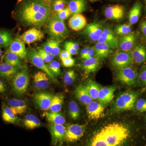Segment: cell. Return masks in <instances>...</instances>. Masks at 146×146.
<instances>
[{"label": "cell", "mask_w": 146, "mask_h": 146, "mask_svg": "<svg viewBox=\"0 0 146 146\" xmlns=\"http://www.w3.org/2000/svg\"><path fill=\"white\" fill-rule=\"evenodd\" d=\"M50 2L48 0H22L17 7V17L27 25H42L50 16L52 5Z\"/></svg>", "instance_id": "cell-1"}, {"label": "cell", "mask_w": 146, "mask_h": 146, "mask_svg": "<svg viewBox=\"0 0 146 146\" xmlns=\"http://www.w3.org/2000/svg\"><path fill=\"white\" fill-rule=\"evenodd\" d=\"M105 139L108 146L122 144L128 138L130 131L122 123L114 122L105 126L100 131Z\"/></svg>", "instance_id": "cell-2"}, {"label": "cell", "mask_w": 146, "mask_h": 146, "mask_svg": "<svg viewBox=\"0 0 146 146\" xmlns=\"http://www.w3.org/2000/svg\"><path fill=\"white\" fill-rule=\"evenodd\" d=\"M47 29L53 39H59L66 38L69 34L64 21L57 16H53L49 19Z\"/></svg>", "instance_id": "cell-3"}, {"label": "cell", "mask_w": 146, "mask_h": 146, "mask_svg": "<svg viewBox=\"0 0 146 146\" xmlns=\"http://www.w3.org/2000/svg\"><path fill=\"white\" fill-rule=\"evenodd\" d=\"M28 70L26 66L23 67L12 78V88L14 93L18 96L24 95L27 91L29 83Z\"/></svg>", "instance_id": "cell-4"}, {"label": "cell", "mask_w": 146, "mask_h": 146, "mask_svg": "<svg viewBox=\"0 0 146 146\" xmlns=\"http://www.w3.org/2000/svg\"><path fill=\"white\" fill-rule=\"evenodd\" d=\"M138 94L132 91H127L120 95L115 101L114 110L117 112L133 109L137 100Z\"/></svg>", "instance_id": "cell-5"}, {"label": "cell", "mask_w": 146, "mask_h": 146, "mask_svg": "<svg viewBox=\"0 0 146 146\" xmlns=\"http://www.w3.org/2000/svg\"><path fill=\"white\" fill-rule=\"evenodd\" d=\"M117 76L119 81L130 86L136 84L138 78L137 71L131 66L117 70Z\"/></svg>", "instance_id": "cell-6"}, {"label": "cell", "mask_w": 146, "mask_h": 146, "mask_svg": "<svg viewBox=\"0 0 146 146\" xmlns=\"http://www.w3.org/2000/svg\"><path fill=\"white\" fill-rule=\"evenodd\" d=\"M27 56L35 67L46 73L49 77L53 81H56L54 75L50 70L48 66L45 63V61L39 55L37 50L33 48L31 49L27 52Z\"/></svg>", "instance_id": "cell-7"}, {"label": "cell", "mask_w": 146, "mask_h": 146, "mask_svg": "<svg viewBox=\"0 0 146 146\" xmlns=\"http://www.w3.org/2000/svg\"><path fill=\"white\" fill-rule=\"evenodd\" d=\"M133 61L129 52L121 51L116 53L112 58L111 63L117 70L130 67Z\"/></svg>", "instance_id": "cell-8"}, {"label": "cell", "mask_w": 146, "mask_h": 146, "mask_svg": "<svg viewBox=\"0 0 146 146\" xmlns=\"http://www.w3.org/2000/svg\"><path fill=\"white\" fill-rule=\"evenodd\" d=\"M86 127L81 125H71L66 128L64 139L68 142L73 143L78 141L84 135Z\"/></svg>", "instance_id": "cell-9"}, {"label": "cell", "mask_w": 146, "mask_h": 146, "mask_svg": "<svg viewBox=\"0 0 146 146\" xmlns=\"http://www.w3.org/2000/svg\"><path fill=\"white\" fill-rule=\"evenodd\" d=\"M125 8L121 5H113L106 7L104 10V14L107 19L112 21L121 20L125 16Z\"/></svg>", "instance_id": "cell-10"}, {"label": "cell", "mask_w": 146, "mask_h": 146, "mask_svg": "<svg viewBox=\"0 0 146 146\" xmlns=\"http://www.w3.org/2000/svg\"><path fill=\"white\" fill-rule=\"evenodd\" d=\"M98 42L105 43L112 49L119 48V38L108 27L104 29Z\"/></svg>", "instance_id": "cell-11"}, {"label": "cell", "mask_w": 146, "mask_h": 146, "mask_svg": "<svg viewBox=\"0 0 146 146\" xmlns=\"http://www.w3.org/2000/svg\"><path fill=\"white\" fill-rule=\"evenodd\" d=\"M86 110L89 117L92 119H98L104 115V104L99 102L92 101L86 105Z\"/></svg>", "instance_id": "cell-12"}, {"label": "cell", "mask_w": 146, "mask_h": 146, "mask_svg": "<svg viewBox=\"0 0 146 146\" xmlns=\"http://www.w3.org/2000/svg\"><path fill=\"white\" fill-rule=\"evenodd\" d=\"M137 36L136 33L131 32L119 38V48L123 51H131L136 45Z\"/></svg>", "instance_id": "cell-13"}, {"label": "cell", "mask_w": 146, "mask_h": 146, "mask_svg": "<svg viewBox=\"0 0 146 146\" xmlns=\"http://www.w3.org/2000/svg\"><path fill=\"white\" fill-rule=\"evenodd\" d=\"M53 95L47 92H40L35 94L34 101L35 104L42 110H49Z\"/></svg>", "instance_id": "cell-14"}, {"label": "cell", "mask_w": 146, "mask_h": 146, "mask_svg": "<svg viewBox=\"0 0 146 146\" xmlns=\"http://www.w3.org/2000/svg\"><path fill=\"white\" fill-rule=\"evenodd\" d=\"M25 43L20 37H16L9 46L8 50L16 54L21 59H25L27 56L28 52Z\"/></svg>", "instance_id": "cell-15"}, {"label": "cell", "mask_w": 146, "mask_h": 146, "mask_svg": "<svg viewBox=\"0 0 146 146\" xmlns=\"http://www.w3.org/2000/svg\"><path fill=\"white\" fill-rule=\"evenodd\" d=\"M44 37V33L40 30L35 28L29 29L20 36V38L28 44L40 41Z\"/></svg>", "instance_id": "cell-16"}, {"label": "cell", "mask_w": 146, "mask_h": 146, "mask_svg": "<svg viewBox=\"0 0 146 146\" xmlns=\"http://www.w3.org/2000/svg\"><path fill=\"white\" fill-rule=\"evenodd\" d=\"M103 29L99 23H93L86 25L83 33L88 36L91 40L95 42L98 41Z\"/></svg>", "instance_id": "cell-17"}, {"label": "cell", "mask_w": 146, "mask_h": 146, "mask_svg": "<svg viewBox=\"0 0 146 146\" xmlns=\"http://www.w3.org/2000/svg\"><path fill=\"white\" fill-rule=\"evenodd\" d=\"M133 62L141 64L146 60V46L144 44L135 45L130 52Z\"/></svg>", "instance_id": "cell-18"}, {"label": "cell", "mask_w": 146, "mask_h": 146, "mask_svg": "<svg viewBox=\"0 0 146 146\" xmlns=\"http://www.w3.org/2000/svg\"><path fill=\"white\" fill-rule=\"evenodd\" d=\"M116 90V87L114 86L101 87L98 96V100L103 104H108L114 98Z\"/></svg>", "instance_id": "cell-19"}, {"label": "cell", "mask_w": 146, "mask_h": 146, "mask_svg": "<svg viewBox=\"0 0 146 146\" xmlns=\"http://www.w3.org/2000/svg\"><path fill=\"white\" fill-rule=\"evenodd\" d=\"M69 26L72 30L78 31L83 29L87 25L86 18L81 13L73 14L69 21Z\"/></svg>", "instance_id": "cell-20"}, {"label": "cell", "mask_w": 146, "mask_h": 146, "mask_svg": "<svg viewBox=\"0 0 146 146\" xmlns=\"http://www.w3.org/2000/svg\"><path fill=\"white\" fill-rule=\"evenodd\" d=\"M20 67H16L5 63H0V76L6 79H11L20 70Z\"/></svg>", "instance_id": "cell-21"}, {"label": "cell", "mask_w": 146, "mask_h": 146, "mask_svg": "<svg viewBox=\"0 0 146 146\" xmlns=\"http://www.w3.org/2000/svg\"><path fill=\"white\" fill-rule=\"evenodd\" d=\"M66 128L63 125L52 124L50 125V130L53 142H61L64 139Z\"/></svg>", "instance_id": "cell-22"}, {"label": "cell", "mask_w": 146, "mask_h": 146, "mask_svg": "<svg viewBox=\"0 0 146 146\" xmlns=\"http://www.w3.org/2000/svg\"><path fill=\"white\" fill-rule=\"evenodd\" d=\"M7 104L12 112L16 115L23 114L27 109V105L23 100L11 99L9 100Z\"/></svg>", "instance_id": "cell-23"}, {"label": "cell", "mask_w": 146, "mask_h": 146, "mask_svg": "<svg viewBox=\"0 0 146 146\" xmlns=\"http://www.w3.org/2000/svg\"><path fill=\"white\" fill-rule=\"evenodd\" d=\"M46 73L39 71L33 76L35 86L36 89L41 90L46 89L49 86V78Z\"/></svg>", "instance_id": "cell-24"}, {"label": "cell", "mask_w": 146, "mask_h": 146, "mask_svg": "<svg viewBox=\"0 0 146 146\" xmlns=\"http://www.w3.org/2000/svg\"><path fill=\"white\" fill-rule=\"evenodd\" d=\"M143 7L142 2L139 0L134 3L128 13V21L131 25L136 24L139 21Z\"/></svg>", "instance_id": "cell-25"}, {"label": "cell", "mask_w": 146, "mask_h": 146, "mask_svg": "<svg viewBox=\"0 0 146 146\" xmlns=\"http://www.w3.org/2000/svg\"><path fill=\"white\" fill-rule=\"evenodd\" d=\"M88 7L87 0H69L68 7L72 14L81 13L85 11Z\"/></svg>", "instance_id": "cell-26"}, {"label": "cell", "mask_w": 146, "mask_h": 146, "mask_svg": "<svg viewBox=\"0 0 146 146\" xmlns=\"http://www.w3.org/2000/svg\"><path fill=\"white\" fill-rule=\"evenodd\" d=\"M75 94L78 99L82 104L86 105L93 101L87 87L85 85L81 84L76 89Z\"/></svg>", "instance_id": "cell-27"}, {"label": "cell", "mask_w": 146, "mask_h": 146, "mask_svg": "<svg viewBox=\"0 0 146 146\" xmlns=\"http://www.w3.org/2000/svg\"><path fill=\"white\" fill-rule=\"evenodd\" d=\"M95 56L100 59L108 57L112 52V48L105 43L98 42L94 47Z\"/></svg>", "instance_id": "cell-28"}, {"label": "cell", "mask_w": 146, "mask_h": 146, "mask_svg": "<svg viewBox=\"0 0 146 146\" xmlns=\"http://www.w3.org/2000/svg\"><path fill=\"white\" fill-rule=\"evenodd\" d=\"M100 60V58L96 56L85 59L83 65L86 72L90 73L96 72L99 67Z\"/></svg>", "instance_id": "cell-29"}, {"label": "cell", "mask_w": 146, "mask_h": 146, "mask_svg": "<svg viewBox=\"0 0 146 146\" xmlns=\"http://www.w3.org/2000/svg\"><path fill=\"white\" fill-rule=\"evenodd\" d=\"M44 115L47 121L52 124L63 125L66 121L65 118L60 112H45Z\"/></svg>", "instance_id": "cell-30"}, {"label": "cell", "mask_w": 146, "mask_h": 146, "mask_svg": "<svg viewBox=\"0 0 146 146\" xmlns=\"http://www.w3.org/2000/svg\"><path fill=\"white\" fill-rule=\"evenodd\" d=\"M64 97L62 94H57L53 96L49 110L51 112H60L62 109Z\"/></svg>", "instance_id": "cell-31"}, {"label": "cell", "mask_w": 146, "mask_h": 146, "mask_svg": "<svg viewBox=\"0 0 146 146\" xmlns=\"http://www.w3.org/2000/svg\"><path fill=\"white\" fill-rule=\"evenodd\" d=\"M23 123L27 128L30 129H34L41 125V122L39 118L33 114L27 115L24 119Z\"/></svg>", "instance_id": "cell-32"}, {"label": "cell", "mask_w": 146, "mask_h": 146, "mask_svg": "<svg viewBox=\"0 0 146 146\" xmlns=\"http://www.w3.org/2000/svg\"><path fill=\"white\" fill-rule=\"evenodd\" d=\"M3 60L5 63L16 67H21L22 64L21 58L16 54L8 50L5 55Z\"/></svg>", "instance_id": "cell-33"}, {"label": "cell", "mask_w": 146, "mask_h": 146, "mask_svg": "<svg viewBox=\"0 0 146 146\" xmlns=\"http://www.w3.org/2000/svg\"><path fill=\"white\" fill-rule=\"evenodd\" d=\"M13 39L12 33L6 30H0V46L7 47Z\"/></svg>", "instance_id": "cell-34"}, {"label": "cell", "mask_w": 146, "mask_h": 146, "mask_svg": "<svg viewBox=\"0 0 146 146\" xmlns=\"http://www.w3.org/2000/svg\"><path fill=\"white\" fill-rule=\"evenodd\" d=\"M2 115L3 120L6 122L15 124L18 121L17 115L13 113L9 106H5L3 108Z\"/></svg>", "instance_id": "cell-35"}, {"label": "cell", "mask_w": 146, "mask_h": 146, "mask_svg": "<svg viewBox=\"0 0 146 146\" xmlns=\"http://www.w3.org/2000/svg\"><path fill=\"white\" fill-rule=\"evenodd\" d=\"M86 86L92 99H98L99 92L101 88L100 85L96 82L90 80L88 81Z\"/></svg>", "instance_id": "cell-36"}, {"label": "cell", "mask_w": 146, "mask_h": 146, "mask_svg": "<svg viewBox=\"0 0 146 146\" xmlns=\"http://www.w3.org/2000/svg\"><path fill=\"white\" fill-rule=\"evenodd\" d=\"M69 113L72 119L76 120L80 116V110L78 104L74 101H71L68 105Z\"/></svg>", "instance_id": "cell-37"}, {"label": "cell", "mask_w": 146, "mask_h": 146, "mask_svg": "<svg viewBox=\"0 0 146 146\" xmlns=\"http://www.w3.org/2000/svg\"><path fill=\"white\" fill-rule=\"evenodd\" d=\"M114 32L116 35L123 36L129 34L132 32L131 25L130 24H125L116 26L114 29Z\"/></svg>", "instance_id": "cell-38"}, {"label": "cell", "mask_w": 146, "mask_h": 146, "mask_svg": "<svg viewBox=\"0 0 146 146\" xmlns=\"http://www.w3.org/2000/svg\"><path fill=\"white\" fill-rule=\"evenodd\" d=\"M91 145L93 146H108L103 136L99 132L93 137L91 141Z\"/></svg>", "instance_id": "cell-39"}, {"label": "cell", "mask_w": 146, "mask_h": 146, "mask_svg": "<svg viewBox=\"0 0 146 146\" xmlns=\"http://www.w3.org/2000/svg\"><path fill=\"white\" fill-rule=\"evenodd\" d=\"M76 78V73L73 70H70L65 73L64 76V82L67 85L72 84Z\"/></svg>", "instance_id": "cell-40"}, {"label": "cell", "mask_w": 146, "mask_h": 146, "mask_svg": "<svg viewBox=\"0 0 146 146\" xmlns=\"http://www.w3.org/2000/svg\"><path fill=\"white\" fill-rule=\"evenodd\" d=\"M52 1V9L56 12L65 8L66 5L68 4L67 0H53Z\"/></svg>", "instance_id": "cell-41"}, {"label": "cell", "mask_w": 146, "mask_h": 146, "mask_svg": "<svg viewBox=\"0 0 146 146\" xmlns=\"http://www.w3.org/2000/svg\"><path fill=\"white\" fill-rule=\"evenodd\" d=\"M38 53L46 63H50L52 61L54 56L49 52H47L44 49L39 48L37 50Z\"/></svg>", "instance_id": "cell-42"}, {"label": "cell", "mask_w": 146, "mask_h": 146, "mask_svg": "<svg viewBox=\"0 0 146 146\" xmlns=\"http://www.w3.org/2000/svg\"><path fill=\"white\" fill-rule=\"evenodd\" d=\"M48 66L54 75L58 76L60 74V64L59 62L56 60H53L50 63Z\"/></svg>", "instance_id": "cell-43"}, {"label": "cell", "mask_w": 146, "mask_h": 146, "mask_svg": "<svg viewBox=\"0 0 146 146\" xmlns=\"http://www.w3.org/2000/svg\"><path fill=\"white\" fill-rule=\"evenodd\" d=\"M135 106L136 110L138 112H146V100L144 99H138L136 100Z\"/></svg>", "instance_id": "cell-44"}, {"label": "cell", "mask_w": 146, "mask_h": 146, "mask_svg": "<svg viewBox=\"0 0 146 146\" xmlns=\"http://www.w3.org/2000/svg\"><path fill=\"white\" fill-rule=\"evenodd\" d=\"M56 16L60 19L64 21L71 16L72 13L68 7H65L62 10L56 12Z\"/></svg>", "instance_id": "cell-45"}, {"label": "cell", "mask_w": 146, "mask_h": 146, "mask_svg": "<svg viewBox=\"0 0 146 146\" xmlns=\"http://www.w3.org/2000/svg\"><path fill=\"white\" fill-rule=\"evenodd\" d=\"M57 40L56 39H54L48 41L44 45V49L47 52L50 53Z\"/></svg>", "instance_id": "cell-46"}, {"label": "cell", "mask_w": 146, "mask_h": 146, "mask_svg": "<svg viewBox=\"0 0 146 146\" xmlns=\"http://www.w3.org/2000/svg\"><path fill=\"white\" fill-rule=\"evenodd\" d=\"M138 80H139L144 86H146V66H144L141 69L138 75Z\"/></svg>", "instance_id": "cell-47"}, {"label": "cell", "mask_w": 146, "mask_h": 146, "mask_svg": "<svg viewBox=\"0 0 146 146\" xmlns=\"http://www.w3.org/2000/svg\"><path fill=\"white\" fill-rule=\"evenodd\" d=\"M61 60L63 65L66 68L72 67L75 64V60L72 57Z\"/></svg>", "instance_id": "cell-48"}, {"label": "cell", "mask_w": 146, "mask_h": 146, "mask_svg": "<svg viewBox=\"0 0 146 146\" xmlns=\"http://www.w3.org/2000/svg\"><path fill=\"white\" fill-rule=\"evenodd\" d=\"M64 48L66 50L68 51L72 55H76L78 54V50L68 44L67 42H65L64 44Z\"/></svg>", "instance_id": "cell-49"}, {"label": "cell", "mask_w": 146, "mask_h": 146, "mask_svg": "<svg viewBox=\"0 0 146 146\" xmlns=\"http://www.w3.org/2000/svg\"><path fill=\"white\" fill-rule=\"evenodd\" d=\"M59 56H60V58L61 60L72 57V54L66 50L60 52Z\"/></svg>", "instance_id": "cell-50"}, {"label": "cell", "mask_w": 146, "mask_h": 146, "mask_svg": "<svg viewBox=\"0 0 146 146\" xmlns=\"http://www.w3.org/2000/svg\"><path fill=\"white\" fill-rule=\"evenodd\" d=\"M140 29L144 37L146 39V19L141 21L140 24Z\"/></svg>", "instance_id": "cell-51"}, {"label": "cell", "mask_w": 146, "mask_h": 146, "mask_svg": "<svg viewBox=\"0 0 146 146\" xmlns=\"http://www.w3.org/2000/svg\"><path fill=\"white\" fill-rule=\"evenodd\" d=\"M94 55H95V49H94V47L89 48L88 52L86 53L83 59L85 60L87 58L93 57L94 56Z\"/></svg>", "instance_id": "cell-52"}, {"label": "cell", "mask_w": 146, "mask_h": 146, "mask_svg": "<svg viewBox=\"0 0 146 146\" xmlns=\"http://www.w3.org/2000/svg\"><path fill=\"white\" fill-rule=\"evenodd\" d=\"M6 90V86L5 84L0 79V94L5 93Z\"/></svg>", "instance_id": "cell-53"}, {"label": "cell", "mask_w": 146, "mask_h": 146, "mask_svg": "<svg viewBox=\"0 0 146 146\" xmlns=\"http://www.w3.org/2000/svg\"><path fill=\"white\" fill-rule=\"evenodd\" d=\"M67 42L68 44L70 45L73 48L77 50L79 49L80 46L77 43L73 42Z\"/></svg>", "instance_id": "cell-54"}, {"label": "cell", "mask_w": 146, "mask_h": 146, "mask_svg": "<svg viewBox=\"0 0 146 146\" xmlns=\"http://www.w3.org/2000/svg\"><path fill=\"white\" fill-rule=\"evenodd\" d=\"M89 47H85L82 50L81 52H80V56L82 58H84L85 56L86 55V53L88 52L89 50Z\"/></svg>", "instance_id": "cell-55"}, {"label": "cell", "mask_w": 146, "mask_h": 146, "mask_svg": "<svg viewBox=\"0 0 146 146\" xmlns=\"http://www.w3.org/2000/svg\"><path fill=\"white\" fill-rule=\"evenodd\" d=\"M2 54V52L1 48V46H0V57L1 56Z\"/></svg>", "instance_id": "cell-56"}, {"label": "cell", "mask_w": 146, "mask_h": 146, "mask_svg": "<svg viewBox=\"0 0 146 146\" xmlns=\"http://www.w3.org/2000/svg\"><path fill=\"white\" fill-rule=\"evenodd\" d=\"M143 1L144 4H145V9L146 11V0H143Z\"/></svg>", "instance_id": "cell-57"}, {"label": "cell", "mask_w": 146, "mask_h": 146, "mask_svg": "<svg viewBox=\"0 0 146 146\" xmlns=\"http://www.w3.org/2000/svg\"><path fill=\"white\" fill-rule=\"evenodd\" d=\"M90 1L91 2H95L98 1H100V0H90Z\"/></svg>", "instance_id": "cell-58"}, {"label": "cell", "mask_w": 146, "mask_h": 146, "mask_svg": "<svg viewBox=\"0 0 146 146\" xmlns=\"http://www.w3.org/2000/svg\"><path fill=\"white\" fill-rule=\"evenodd\" d=\"M113 1H127V0H113Z\"/></svg>", "instance_id": "cell-59"}, {"label": "cell", "mask_w": 146, "mask_h": 146, "mask_svg": "<svg viewBox=\"0 0 146 146\" xmlns=\"http://www.w3.org/2000/svg\"><path fill=\"white\" fill-rule=\"evenodd\" d=\"M48 1H53V0H48Z\"/></svg>", "instance_id": "cell-60"}]
</instances>
